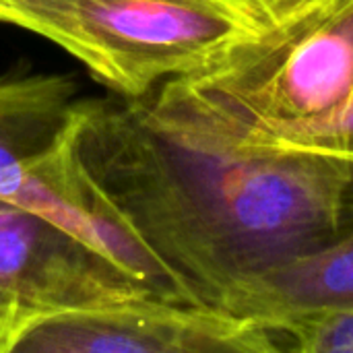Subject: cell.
<instances>
[{"label": "cell", "instance_id": "obj_8", "mask_svg": "<svg viewBox=\"0 0 353 353\" xmlns=\"http://www.w3.org/2000/svg\"><path fill=\"white\" fill-rule=\"evenodd\" d=\"M283 352L353 353V310H325L271 325Z\"/></svg>", "mask_w": 353, "mask_h": 353}, {"label": "cell", "instance_id": "obj_9", "mask_svg": "<svg viewBox=\"0 0 353 353\" xmlns=\"http://www.w3.org/2000/svg\"><path fill=\"white\" fill-rule=\"evenodd\" d=\"M267 151H292V153H312V155H325L333 159H341L353 165V93L345 108L325 122L323 126L306 132L304 137H298L294 141H288L275 149Z\"/></svg>", "mask_w": 353, "mask_h": 353}, {"label": "cell", "instance_id": "obj_1", "mask_svg": "<svg viewBox=\"0 0 353 353\" xmlns=\"http://www.w3.org/2000/svg\"><path fill=\"white\" fill-rule=\"evenodd\" d=\"M74 161L168 269L184 300L221 310L242 283L353 223V165L292 151H217L161 122L147 99H83Z\"/></svg>", "mask_w": 353, "mask_h": 353}, {"label": "cell", "instance_id": "obj_2", "mask_svg": "<svg viewBox=\"0 0 353 353\" xmlns=\"http://www.w3.org/2000/svg\"><path fill=\"white\" fill-rule=\"evenodd\" d=\"M353 93V0H294L192 72L143 95L186 139L267 151L335 118Z\"/></svg>", "mask_w": 353, "mask_h": 353}, {"label": "cell", "instance_id": "obj_7", "mask_svg": "<svg viewBox=\"0 0 353 353\" xmlns=\"http://www.w3.org/2000/svg\"><path fill=\"white\" fill-rule=\"evenodd\" d=\"M221 310L265 327L325 310H353V223L325 246L242 283Z\"/></svg>", "mask_w": 353, "mask_h": 353}, {"label": "cell", "instance_id": "obj_6", "mask_svg": "<svg viewBox=\"0 0 353 353\" xmlns=\"http://www.w3.org/2000/svg\"><path fill=\"white\" fill-rule=\"evenodd\" d=\"M81 103L79 85L64 74L0 81V199L14 203L68 143Z\"/></svg>", "mask_w": 353, "mask_h": 353}, {"label": "cell", "instance_id": "obj_4", "mask_svg": "<svg viewBox=\"0 0 353 353\" xmlns=\"http://www.w3.org/2000/svg\"><path fill=\"white\" fill-rule=\"evenodd\" d=\"M277 331L225 310L153 296L29 314L10 353H269Z\"/></svg>", "mask_w": 353, "mask_h": 353}, {"label": "cell", "instance_id": "obj_5", "mask_svg": "<svg viewBox=\"0 0 353 353\" xmlns=\"http://www.w3.org/2000/svg\"><path fill=\"white\" fill-rule=\"evenodd\" d=\"M0 294L29 314L153 296L105 252L4 199H0Z\"/></svg>", "mask_w": 353, "mask_h": 353}, {"label": "cell", "instance_id": "obj_11", "mask_svg": "<svg viewBox=\"0 0 353 353\" xmlns=\"http://www.w3.org/2000/svg\"><path fill=\"white\" fill-rule=\"evenodd\" d=\"M252 2H254L259 8H263L267 14L273 17V14H277L281 8H285L288 4H292L294 0H252Z\"/></svg>", "mask_w": 353, "mask_h": 353}, {"label": "cell", "instance_id": "obj_10", "mask_svg": "<svg viewBox=\"0 0 353 353\" xmlns=\"http://www.w3.org/2000/svg\"><path fill=\"white\" fill-rule=\"evenodd\" d=\"M27 316L29 312L21 310L10 298L0 294V353H10L14 335Z\"/></svg>", "mask_w": 353, "mask_h": 353}, {"label": "cell", "instance_id": "obj_3", "mask_svg": "<svg viewBox=\"0 0 353 353\" xmlns=\"http://www.w3.org/2000/svg\"><path fill=\"white\" fill-rule=\"evenodd\" d=\"M269 19L252 0H0V21L58 43L124 97L196 70Z\"/></svg>", "mask_w": 353, "mask_h": 353}]
</instances>
